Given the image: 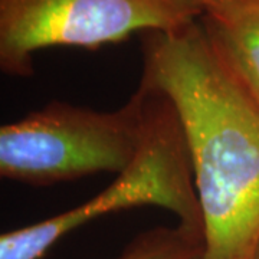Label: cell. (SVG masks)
<instances>
[{
  "label": "cell",
  "instance_id": "1",
  "mask_svg": "<svg viewBox=\"0 0 259 259\" xmlns=\"http://www.w3.org/2000/svg\"><path fill=\"white\" fill-rule=\"evenodd\" d=\"M202 18L140 35L141 81L171 102L183 130L202 259H249L259 239V105L225 66Z\"/></svg>",
  "mask_w": 259,
  "mask_h": 259
},
{
  "label": "cell",
  "instance_id": "2",
  "mask_svg": "<svg viewBox=\"0 0 259 259\" xmlns=\"http://www.w3.org/2000/svg\"><path fill=\"white\" fill-rule=\"evenodd\" d=\"M146 130L139 154L124 171L87 202L0 236V259H40L56 242L111 213L156 206L179 225L203 236V221L185 134L171 102L146 82Z\"/></svg>",
  "mask_w": 259,
  "mask_h": 259
},
{
  "label": "cell",
  "instance_id": "3",
  "mask_svg": "<svg viewBox=\"0 0 259 259\" xmlns=\"http://www.w3.org/2000/svg\"><path fill=\"white\" fill-rule=\"evenodd\" d=\"M147 91L140 83L122 107L98 111L52 101L0 128V176L29 186L120 175L139 154Z\"/></svg>",
  "mask_w": 259,
  "mask_h": 259
},
{
  "label": "cell",
  "instance_id": "4",
  "mask_svg": "<svg viewBox=\"0 0 259 259\" xmlns=\"http://www.w3.org/2000/svg\"><path fill=\"white\" fill-rule=\"evenodd\" d=\"M202 16L196 0H0V71L29 78L39 51H95L136 33L182 28Z\"/></svg>",
  "mask_w": 259,
  "mask_h": 259
},
{
  "label": "cell",
  "instance_id": "5",
  "mask_svg": "<svg viewBox=\"0 0 259 259\" xmlns=\"http://www.w3.org/2000/svg\"><path fill=\"white\" fill-rule=\"evenodd\" d=\"M202 22L225 66L259 105V0L226 26Z\"/></svg>",
  "mask_w": 259,
  "mask_h": 259
},
{
  "label": "cell",
  "instance_id": "6",
  "mask_svg": "<svg viewBox=\"0 0 259 259\" xmlns=\"http://www.w3.org/2000/svg\"><path fill=\"white\" fill-rule=\"evenodd\" d=\"M203 250V236L177 223L143 231L114 259H202Z\"/></svg>",
  "mask_w": 259,
  "mask_h": 259
},
{
  "label": "cell",
  "instance_id": "7",
  "mask_svg": "<svg viewBox=\"0 0 259 259\" xmlns=\"http://www.w3.org/2000/svg\"><path fill=\"white\" fill-rule=\"evenodd\" d=\"M202 9L203 18L216 25L226 26L239 19L258 0H196Z\"/></svg>",
  "mask_w": 259,
  "mask_h": 259
},
{
  "label": "cell",
  "instance_id": "8",
  "mask_svg": "<svg viewBox=\"0 0 259 259\" xmlns=\"http://www.w3.org/2000/svg\"><path fill=\"white\" fill-rule=\"evenodd\" d=\"M249 259H259V239L258 242H256V245H255L253 250H252V253H250Z\"/></svg>",
  "mask_w": 259,
  "mask_h": 259
}]
</instances>
